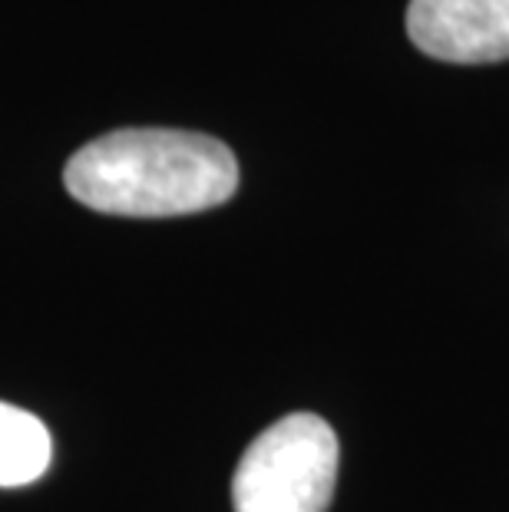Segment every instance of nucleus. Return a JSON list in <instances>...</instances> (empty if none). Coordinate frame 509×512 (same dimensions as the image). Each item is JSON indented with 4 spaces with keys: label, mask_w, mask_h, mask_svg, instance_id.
I'll return each instance as SVG.
<instances>
[{
    "label": "nucleus",
    "mask_w": 509,
    "mask_h": 512,
    "mask_svg": "<svg viewBox=\"0 0 509 512\" xmlns=\"http://www.w3.org/2000/svg\"><path fill=\"white\" fill-rule=\"evenodd\" d=\"M80 205L129 219H172L225 205L238 189L235 152L215 136L186 129H116L63 169Z\"/></svg>",
    "instance_id": "nucleus-1"
},
{
    "label": "nucleus",
    "mask_w": 509,
    "mask_h": 512,
    "mask_svg": "<svg viewBox=\"0 0 509 512\" xmlns=\"http://www.w3.org/2000/svg\"><path fill=\"white\" fill-rule=\"evenodd\" d=\"M53 456L50 430L34 413L0 403V486H27L47 473Z\"/></svg>",
    "instance_id": "nucleus-4"
},
{
    "label": "nucleus",
    "mask_w": 509,
    "mask_h": 512,
    "mask_svg": "<svg viewBox=\"0 0 509 512\" xmlns=\"http://www.w3.org/2000/svg\"><path fill=\"white\" fill-rule=\"evenodd\" d=\"M338 437L318 413H288L252 440L232 476L235 512H328Z\"/></svg>",
    "instance_id": "nucleus-2"
},
{
    "label": "nucleus",
    "mask_w": 509,
    "mask_h": 512,
    "mask_svg": "<svg viewBox=\"0 0 509 512\" xmlns=\"http://www.w3.org/2000/svg\"><path fill=\"white\" fill-rule=\"evenodd\" d=\"M407 37L443 63L509 60V0H410Z\"/></svg>",
    "instance_id": "nucleus-3"
}]
</instances>
